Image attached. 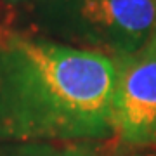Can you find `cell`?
<instances>
[{"mask_svg":"<svg viewBox=\"0 0 156 156\" xmlns=\"http://www.w3.org/2000/svg\"><path fill=\"white\" fill-rule=\"evenodd\" d=\"M0 156H101V151L97 142H37L2 146Z\"/></svg>","mask_w":156,"mask_h":156,"instance_id":"277c9868","label":"cell"},{"mask_svg":"<svg viewBox=\"0 0 156 156\" xmlns=\"http://www.w3.org/2000/svg\"><path fill=\"white\" fill-rule=\"evenodd\" d=\"M113 59L116 137L130 147H156V31L137 52Z\"/></svg>","mask_w":156,"mask_h":156,"instance_id":"3957f363","label":"cell"},{"mask_svg":"<svg viewBox=\"0 0 156 156\" xmlns=\"http://www.w3.org/2000/svg\"><path fill=\"white\" fill-rule=\"evenodd\" d=\"M11 2H35V0H11Z\"/></svg>","mask_w":156,"mask_h":156,"instance_id":"8992f818","label":"cell"},{"mask_svg":"<svg viewBox=\"0 0 156 156\" xmlns=\"http://www.w3.org/2000/svg\"><path fill=\"white\" fill-rule=\"evenodd\" d=\"M115 89L113 57L9 35L0 40V144L116 137Z\"/></svg>","mask_w":156,"mask_h":156,"instance_id":"6da1fadb","label":"cell"},{"mask_svg":"<svg viewBox=\"0 0 156 156\" xmlns=\"http://www.w3.org/2000/svg\"><path fill=\"white\" fill-rule=\"evenodd\" d=\"M127 156H156V153H149V151H142V153H132Z\"/></svg>","mask_w":156,"mask_h":156,"instance_id":"5b68a950","label":"cell"},{"mask_svg":"<svg viewBox=\"0 0 156 156\" xmlns=\"http://www.w3.org/2000/svg\"><path fill=\"white\" fill-rule=\"evenodd\" d=\"M42 23L73 47L134 54L156 31V0H44Z\"/></svg>","mask_w":156,"mask_h":156,"instance_id":"7a4b0ae2","label":"cell"}]
</instances>
